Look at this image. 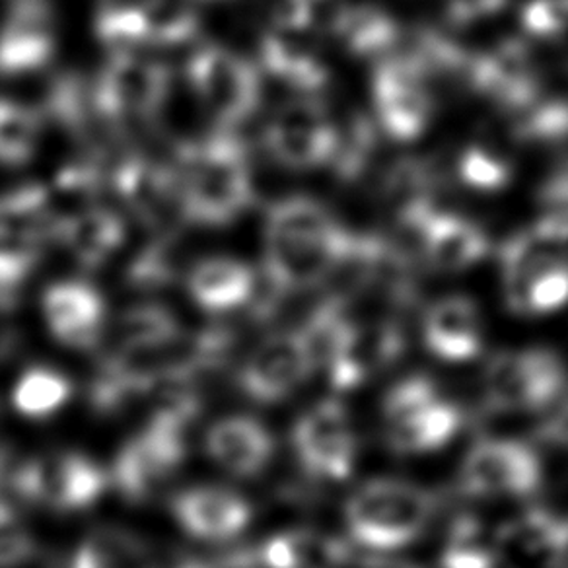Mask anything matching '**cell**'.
<instances>
[{"instance_id":"obj_1","label":"cell","mask_w":568,"mask_h":568,"mask_svg":"<svg viewBox=\"0 0 568 568\" xmlns=\"http://www.w3.org/2000/svg\"><path fill=\"white\" fill-rule=\"evenodd\" d=\"M182 222L193 226L229 224L247 201V175L242 152L226 134L185 142L178 151Z\"/></svg>"},{"instance_id":"obj_2","label":"cell","mask_w":568,"mask_h":568,"mask_svg":"<svg viewBox=\"0 0 568 568\" xmlns=\"http://www.w3.org/2000/svg\"><path fill=\"white\" fill-rule=\"evenodd\" d=\"M433 514L435 500L423 487L402 479H374L348 497L345 524L356 544L392 551L417 541Z\"/></svg>"},{"instance_id":"obj_3","label":"cell","mask_w":568,"mask_h":568,"mask_svg":"<svg viewBox=\"0 0 568 568\" xmlns=\"http://www.w3.org/2000/svg\"><path fill=\"white\" fill-rule=\"evenodd\" d=\"M172 94V71L144 53H113L94 80L95 105L111 126L149 123Z\"/></svg>"},{"instance_id":"obj_4","label":"cell","mask_w":568,"mask_h":568,"mask_svg":"<svg viewBox=\"0 0 568 568\" xmlns=\"http://www.w3.org/2000/svg\"><path fill=\"white\" fill-rule=\"evenodd\" d=\"M387 444L399 454L440 450L458 435L459 410L425 376H410L384 397Z\"/></svg>"},{"instance_id":"obj_5","label":"cell","mask_w":568,"mask_h":568,"mask_svg":"<svg viewBox=\"0 0 568 568\" xmlns=\"http://www.w3.org/2000/svg\"><path fill=\"white\" fill-rule=\"evenodd\" d=\"M108 475L79 452L20 462L12 475V495L26 505L48 506L55 513H80L108 489Z\"/></svg>"},{"instance_id":"obj_6","label":"cell","mask_w":568,"mask_h":568,"mask_svg":"<svg viewBox=\"0 0 568 568\" xmlns=\"http://www.w3.org/2000/svg\"><path fill=\"white\" fill-rule=\"evenodd\" d=\"M187 433L151 418L119 450L111 481L126 503L142 505L166 485L187 458Z\"/></svg>"},{"instance_id":"obj_7","label":"cell","mask_w":568,"mask_h":568,"mask_svg":"<svg viewBox=\"0 0 568 568\" xmlns=\"http://www.w3.org/2000/svg\"><path fill=\"white\" fill-rule=\"evenodd\" d=\"M483 389L493 409H545L567 389V371L547 351L505 353L489 364L483 376Z\"/></svg>"},{"instance_id":"obj_8","label":"cell","mask_w":568,"mask_h":568,"mask_svg":"<svg viewBox=\"0 0 568 568\" xmlns=\"http://www.w3.org/2000/svg\"><path fill=\"white\" fill-rule=\"evenodd\" d=\"M544 479L536 452L508 438H485L469 448L459 467V487L475 498L534 495Z\"/></svg>"},{"instance_id":"obj_9","label":"cell","mask_w":568,"mask_h":568,"mask_svg":"<svg viewBox=\"0 0 568 568\" xmlns=\"http://www.w3.org/2000/svg\"><path fill=\"white\" fill-rule=\"evenodd\" d=\"M110 185L131 216L152 232L172 230V222L182 221L175 164L131 152L111 170Z\"/></svg>"},{"instance_id":"obj_10","label":"cell","mask_w":568,"mask_h":568,"mask_svg":"<svg viewBox=\"0 0 568 568\" xmlns=\"http://www.w3.org/2000/svg\"><path fill=\"white\" fill-rule=\"evenodd\" d=\"M296 458L308 474L341 481L353 471L356 435L348 410L335 399L312 405L293 428Z\"/></svg>"},{"instance_id":"obj_11","label":"cell","mask_w":568,"mask_h":568,"mask_svg":"<svg viewBox=\"0 0 568 568\" xmlns=\"http://www.w3.org/2000/svg\"><path fill=\"white\" fill-rule=\"evenodd\" d=\"M316 364L317 356L308 339L276 335L245 358L237 384L252 402L273 405L304 386Z\"/></svg>"},{"instance_id":"obj_12","label":"cell","mask_w":568,"mask_h":568,"mask_svg":"<svg viewBox=\"0 0 568 568\" xmlns=\"http://www.w3.org/2000/svg\"><path fill=\"white\" fill-rule=\"evenodd\" d=\"M55 14L49 0H10L0 24V79L43 71L55 57Z\"/></svg>"},{"instance_id":"obj_13","label":"cell","mask_w":568,"mask_h":568,"mask_svg":"<svg viewBox=\"0 0 568 568\" xmlns=\"http://www.w3.org/2000/svg\"><path fill=\"white\" fill-rule=\"evenodd\" d=\"M187 80L197 102L222 123L237 121L252 110V72L226 49L203 45L193 51L187 61Z\"/></svg>"},{"instance_id":"obj_14","label":"cell","mask_w":568,"mask_h":568,"mask_svg":"<svg viewBox=\"0 0 568 568\" xmlns=\"http://www.w3.org/2000/svg\"><path fill=\"white\" fill-rule=\"evenodd\" d=\"M41 308L49 332L64 347L92 351L100 345L108 306L94 284L82 278L53 283L43 293Z\"/></svg>"},{"instance_id":"obj_15","label":"cell","mask_w":568,"mask_h":568,"mask_svg":"<svg viewBox=\"0 0 568 568\" xmlns=\"http://www.w3.org/2000/svg\"><path fill=\"white\" fill-rule=\"evenodd\" d=\"M178 524L203 541H229L240 536L252 520V506L221 487L182 490L170 503Z\"/></svg>"},{"instance_id":"obj_16","label":"cell","mask_w":568,"mask_h":568,"mask_svg":"<svg viewBox=\"0 0 568 568\" xmlns=\"http://www.w3.org/2000/svg\"><path fill=\"white\" fill-rule=\"evenodd\" d=\"M59 221L49 199L48 185L18 183L0 191V245L45 252L57 242Z\"/></svg>"},{"instance_id":"obj_17","label":"cell","mask_w":568,"mask_h":568,"mask_svg":"<svg viewBox=\"0 0 568 568\" xmlns=\"http://www.w3.org/2000/svg\"><path fill=\"white\" fill-rule=\"evenodd\" d=\"M206 452L222 469L245 479L260 475L271 464L275 440L257 418L232 415L211 426Z\"/></svg>"},{"instance_id":"obj_18","label":"cell","mask_w":568,"mask_h":568,"mask_svg":"<svg viewBox=\"0 0 568 568\" xmlns=\"http://www.w3.org/2000/svg\"><path fill=\"white\" fill-rule=\"evenodd\" d=\"M57 242L87 271L108 265L126 242V222L108 206L95 205L63 222Z\"/></svg>"},{"instance_id":"obj_19","label":"cell","mask_w":568,"mask_h":568,"mask_svg":"<svg viewBox=\"0 0 568 568\" xmlns=\"http://www.w3.org/2000/svg\"><path fill=\"white\" fill-rule=\"evenodd\" d=\"M187 293L209 314L236 310L250 298L252 276L244 265L229 257L199 261L185 276Z\"/></svg>"},{"instance_id":"obj_20","label":"cell","mask_w":568,"mask_h":568,"mask_svg":"<svg viewBox=\"0 0 568 568\" xmlns=\"http://www.w3.org/2000/svg\"><path fill=\"white\" fill-rule=\"evenodd\" d=\"M105 183H110V174H105L102 162L94 154L80 156L59 168L48 185L59 229L74 214L100 205L98 201Z\"/></svg>"},{"instance_id":"obj_21","label":"cell","mask_w":568,"mask_h":568,"mask_svg":"<svg viewBox=\"0 0 568 568\" xmlns=\"http://www.w3.org/2000/svg\"><path fill=\"white\" fill-rule=\"evenodd\" d=\"M182 245L175 230H156L129 257L125 283L139 293H159L180 278Z\"/></svg>"},{"instance_id":"obj_22","label":"cell","mask_w":568,"mask_h":568,"mask_svg":"<svg viewBox=\"0 0 568 568\" xmlns=\"http://www.w3.org/2000/svg\"><path fill=\"white\" fill-rule=\"evenodd\" d=\"M426 345L440 361L466 363L481 348V329L474 310L462 302H448L426 322Z\"/></svg>"},{"instance_id":"obj_23","label":"cell","mask_w":568,"mask_h":568,"mask_svg":"<svg viewBox=\"0 0 568 568\" xmlns=\"http://www.w3.org/2000/svg\"><path fill=\"white\" fill-rule=\"evenodd\" d=\"M45 121H53L69 133H88L95 121L102 123L95 105L94 82L74 72L57 74L41 108Z\"/></svg>"},{"instance_id":"obj_24","label":"cell","mask_w":568,"mask_h":568,"mask_svg":"<svg viewBox=\"0 0 568 568\" xmlns=\"http://www.w3.org/2000/svg\"><path fill=\"white\" fill-rule=\"evenodd\" d=\"M149 557L144 539L121 528H98L79 545L67 568H141Z\"/></svg>"},{"instance_id":"obj_25","label":"cell","mask_w":568,"mask_h":568,"mask_svg":"<svg viewBox=\"0 0 568 568\" xmlns=\"http://www.w3.org/2000/svg\"><path fill=\"white\" fill-rule=\"evenodd\" d=\"M43 123L40 110L0 98V166H26L40 149Z\"/></svg>"},{"instance_id":"obj_26","label":"cell","mask_w":568,"mask_h":568,"mask_svg":"<svg viewBox=\"0 0 568 568\" xmlns=\"http://www.w3.org/2000/svg\"><path fill=\"white\" fill-rule=\"evenodd\" d=\"M95 36L113 53H144L149 49L142 0H103L95 14Z\"/></svg>"},{"instance_id":"obj_27","label":"cell","mask_w":568,"mask_h":568,"mask_svg":"<svg viewBox=\"0 0 568 568\" xmlns=\"http://www.w3.org/2000/svg\"><path fill=\"white\" fill-rule=\"evenodd\" d=\"M149 49H175L195 40L197 10L193 0H142Z\"/></svg>"},{"instance_id":"obj_28","label":"cell","mask_w":568,"mask_h":568,"mask_svg":"<svg viewBox=\"0 0 568 568\" xmlns=\"http://www.w3.org/2000/svg\"><path fill=\"white\" fill-rule=\"evenodd\" d=\"M180 320L160 302H141L126 308L118 324V347H154L182 335Z\"/></svg>"},{"instance_id":"obj_29","label":"cell","mask_w":568,"mask_h":568,"mask_svg":"<svg viewBox=\"0 0 568 568\" xmlns=\"http://www.w3.org/2000/svg\"><path fill=\"white\" fill-rule=\"evenodd\" d=\"M71 395L72 384L61 372L45 366H33L18 379L12 402L20 415L43 420L63 409Z\"/></svg>"},{"instance_id":"obj_30","label":"cell","mask_w":568,"mask_h":568,"mask_svg":"<svg viewBox=\"0 0 568 568\" xmlns=\"http://www.w3.org/2000/svg\"><path fill=\"white\" fill-rule=\"evenodd\" d=\"M43 252L0 245V314L20 306L26 286L38 271Z\"/></svg>"},{"instance_id":"obj_31","label":"cell","mask_w":568,"mask_h":568,"mask_svg":"<svg viewBox=\"0 0 568 568\" xmlns=\"http://www.w3.org/2000/svg\"><path fill=\"white\" fill-rule=\"evenodd\" d=\"M36 555V541L10 498H0V568H20Z\"/></svg>"},{"instance_id":"obj_32","label":"cell","mask_w":568,"mask_h":568,"mask_svg":"<svg viewBox=\"0 0 568 568\" xmlns=\"http://www.w3.org/2000/svg\"><path fill=\"white\" fill-rule=\"evenodd\" d=\"M446 568H490L493 552L489 547L477 544L474 537L462 534L444 555Z\"/></svg>"},{"instance_id":"obj_33","label":"cell","mask_w":568,"mask_h":568,"mask_svg":"<svg viewBox=\"0 0 568 568\" xmlns=\"http://www.w3.org/2000/svg\"><path fill=\"white\" fill-rule=\"evenodd\" d=\"M552 568H568V521L552 524L549 534Z\"/></svg>"},{"instance_id":"obj_34","label":"cell","mask_w":568,"mask_h":568,"mask_svg":"<svg viewBox=\"0 0 568 568\" xmlns=\"http://www.w3.org/2000/svg\"><path fill=\"white\" fill-rule=\"evenodd\" d=\"M18 462L9 446L0 444V498H7V490L12 489V475L17 469Z\"/></svg>"},{"instance_id":"obj_35","label":"cell","mask_w":568,"mask_h":568,"mask_svg":"<svg viewBox=\"0 0 568 568\" xmlns=\"http://www.w3.org/2000/svg\"><path fill=\"white\" fill-rule=\"evenodd\" d=\"M547 433L557 443L568 444V395L560 403L559 409L552 415V420L547 425Z\"/></svg>"},{"instance_id":"obj_36","label":"cell","mask_w":568,"mask_h":568,"mask_svg":"<svg viewBox=\"0 0 568 568\" xmlns=\"http://www.w3.org/2000/svg\"><path fill=\"white\" fill-rule=\"evenodd\" d=\"M353 568H403L397 567L395 562H387V560H368V562H358Z\"/></svg>"}]
</instances>
